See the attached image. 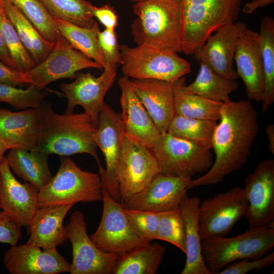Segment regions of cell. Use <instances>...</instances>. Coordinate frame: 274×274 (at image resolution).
Returning a JSON list of instances; mask_svg holds the SVG:
<instances>
[{
	"label": "cell",
	"mask_w": 274,
	"mask_h": 274,
	"mask_svg": "<svg viewBox=\"0 0 274 274\" xmlns=\"http://www.w3.org/2000/svg\"><path fill=\"white\" fill-rule=\"evenodd\" d=\"M215 128L212 149L215 160L202 176L192 180L189 189L216 184L245 164L259 130L258 114L250 100L223 104Z\"/></svg>",
	"instance_id": "1"
},
{
	"label": "cell",
	"mask_w": 274,
	"mask_h": 274,
	"mask_svg": "<svg viewBox=\"0 0 274 274\" xmlns=\"http://www.w3.org/2000/svg\"><path fill=\"white\" fill-rule=\"evenodd\" d=\"M40 118L37 151L48 154L68 156L88 154L101 166L94 135L97 128L85 113L54 111L51 105L43 101L39 108Z\"/></svg>",
	"instance_id": "2"
},
{
	"label": "cell",
	"mask_w": 274,
	"mask_h": 274,
	"mask_svg": "<svg viewBox=\"0 0 274 274\" xmlns=\"http://www.w3.org/2000/svg\"><path fill=\"white\" fill-rule=\"evenodd\" d=\"M182 0H145L132 6L131 25L137 45L181 52Z\"/></svg>",
	"instance_id": "3"
},
{
	"label": "cell",
	"mask_w": 274,
	"mask_h": 274,
	"mask_svg": "<svg viewBox=\"0 0 274 274\" xmlns=\"http://www.w3.org/2000/svg\"><path fill=\"white\" fill-rule=\"evenodd\" d=\"M241 0H182L181 52L193 54L207 38L234 23Z\"/></svg>",
	"instance_id": "4"
},
{
	"label": "cell",
	"mask_w": 274,
	"mask_h": 274,
	"mask_svg": "<svg viewBox=\"0 0 274 274\" xmlns=\"http://www.w3.org/2000/svg\"><path fill=\"white\" fill-rule=\"evenodd\" d=\"M102 191L98 173L83 170L68 156H62L58 172L39 191L38 208L102 200Z\"/></svg>",
	"instance_id": "5"
},
{
	"label": "cell",
	"mask_w": 274,
	"mask_h": 274,
	"mask_svg": "<svg viewBox=\"0 0 274 274\" xmlns=\"http://www.w3.org/2000/svg\"><path fill=\"white\" fill-rule=\"evenodd\" d=\"M274 247V225L250 227L231 237H215L201 241L203 259L212 274H219L236 261L261 257Z\"/></svg>",
	"instance_id": "6"
},
{
	"label": "cell",
	"mask_w": 274,
	"mask_h": 274,
	"mask_svg": "<svg viewBox=\"0 0 274 274\" xmlns=\"http://www.w3.org/2000/svg\"><path fill=\"white\" fill-rule=\"evenodd\" d=\"M121 71L132 79H151L173 83L191 71L190 63L177 53L147 45L120 46Z\"/></svg>",
	"instance_id": "7"
},
{
	"label": "cell",
	"mask_w": 274,
	"mask_h": 274,
	"mask_svg": "<svg viewBox=\"0 0 274 274\" xmlns=\"http://www.w3.org/2000/svg\"><path fill=\"white\" fill-rule=\"evenodd\" d=\"M165 175L192 177L206 173L213 163L210 149L203 148L168 132L160 134L152 148Z\"/></svg>",
	"instance_id": "8"
},
{
	"label": "cell",
	"mask_w": 274,
	"mask_h": 274,
	"mask_svg": "<svg viewBox=\"0 0 274 274\" xmlns=\"http://www.w3.org/2000/svg\"><path fill=\"white\" fill-rule=\"evenodd\" d=\"M103 211L99 225L89 236L95 246L106 253L119 255L150 243L132 228L122 205L102 191Z\"/></svg>",
	"instance_id": "9"
},
{
	"label": "cell",
	"mask_w": 274,
	"mask_h": 274,
	"mask_svg": "<svg viewBox=\"0 0 274 274\" xmlns=\"http://www.w3.org/2000/svg\"><path fill=\"white\" fill-rule=\"evenodd\" d=\"M246 210L243 188L238 186L200 202L198 219L201 241L225 236L245 216Z\"/></svg>",
	"instance_id": "10"
},
{
	"label": "cell",
	"mask_w": 274,
	"mask_h": 274,
	"mask_svg": "<svg viewBox=\"0 0 274 274\" xmlns=\"http://www.w3.org/2000/svg\"><path fill=\"white\" fill-rule=\"evenodd\" d=\"M160 168L151 149L125 134L117 169L120 202L142 191Z\"/></svg>",
	"instance_id": "11"
},
{
	"label": "cell",
	"mask_w": 274,
	"mask_h": 274,
	"mask_svg": "<svg viewBox=\"0 0 274 274\" xmlns=\"http://www.w3.org/2000/svg\"><path fill=\"white\" fill-rule=\"evenodd\" d=\"M125 131L121 115L105 103L99 114L98 125L94 135L97 147L105 157L106 168L99 167L102 189L120 203L117 169L124 141Z\"/></svg>",
	"instance_id": "12"
},
{
	"label": "cell",
	"mask_w": 274,
	"mask_h": 274,
	"mask_svg": "<svg viewBox=\"0 0 274 274\" xmlns=\"http://www.w3.org/2000/svg\"><path fill=\"white\" fill-rule=\"evenodd\" d=\"M72 246L71 274H111L118 255L104 252L92 242L87 232L84 214L74 212L66 226Z\"/></svg>",
	"instance_id": "13"
},
{
	"label": "cell",
	"mask_w": 274,
	"mask_h": 274,
	"mask_svg": "<svg viewBox=\"0 0 274 274\" xmlns=\"http://www.w3.org/2000/svg\"><path fill=\"white\" fill-rule=\"evenodd\" d=\"M245 217L249 227L274 225V160L259 162L245 180Z\"/></svg>",
	"instance_id": "14"
},
{
	"label": "cell",
	"mask_w": 274,
	"mask_h": 274,
	"mask_svg": "<svg viewBox=\"0 0 274 274\" xmlns=\"http://www.w3.org/2000/svg\"><path fill=\"white\" fill-rule=\"evenodd\" d=\"M117 74V68L108 67H104L97 77L89 72H78L73 82L61 84L59 87L67 100L65 113H72L76 106H80L97 128L105 96L113 85Z\"/></svg>",
	"instance_id": "15"
},
{
	"label": "cell",
	"mask_w": 274,
	"mask_h": 274,
	"mask_svg": "<svg viewBox=\"0 0 274 274\" xmlns=\"http://www.w3.org/2000/svg\"><path fill=\"white\" fill-rule=\"evenodd\" d=\"M89 68L102 69L103 66L74 48L61 36L47 57L27 73L31 84L45 89L54 81L75 78L79 71Z\"/></svg>",
	"instance_id": "16"
},
{
	"label": "cell",
	"mask_w": 274,
	"mask_h": 274,
	"mask_svg": "<svg viewBox=\"0 0 274 274\" xmlns=\"http://www.w3.org/2000/svg\"><path fill=\"white\" fill-rule=\"evenodd\" d=\"M192 180L189 177L159 174L142 191L121 204L126 208L156 212L179 208L188 195Z\"/></svg>",
	"instance_id": "17"
},
{
	"label": "cell",
	"mask_w": 274,
	"mask_h": 274,
	"mask_svg": "<svg viewBox=\"0 0 274 274\" xmlns=\"http://www.w3.org/2000/svg\"><path fill=\"white\" fill-rule=\"evenodd\" d=\"M238 36L234 59L236 72L246 87L249 100L262 102L264 94L263 72L258 32L237 22Z\"/></svg>",
	"instance_id": "18"
},
{
	"label": "cell",
	"mask_w": 274,
	"mask_h": 274,
	"mask_svg": "<svg viewBox=\"0 0 274 274\" xmlns=\"http://www.w3.org/2000/svg\"><path fill=\"white\" fill-rule=\"evenodd\" d=\"M4 263L11 274H57L71 270V264L56 248L41 250L28 242L11 246L4 255Z\"/></svg>",
	"instance_id": "19"
},
{
	"label": "cell",
	"mask_w": 274,
	"mask_h": 274,
	"mask_svg": "<svg viewBox=\"0 0 274 274\" xmlns=\"http://www.w3.org/2000/svg\"><path fill=\"white\" fill-rule=\"evenodd\" d=\"M0 209L21 226H27L38 208L39 190L22 184L12 174L5 159L0 164Z\"/></svg>",
	"instance_id": "20"
},
{
	"label": "cell",
	"mask_w": 274,
	"mask_h": 274,
	"mask_svg": "<svg viewBox=\"0 0 274 274\" xmlns=\"http://www.w3.org/2000/svg\"><path fill=\"white\" fill-rule=\"evenodd\" d=\"M118 84L121 91V118L125 134L140 144L152 149L161 133L135 93L129 78L121 77Z\"/></svg>",
	"instance_id": "21"
},
{
	"label": "cell",
	"mask_w": 274,
	"mask_h": 274,
	"mask_svg": "<svg viewBox=\"0 0 274 274\" xmlns=\"http://www.w3.org/2000/svg\"><path fill=\"white\" fill-rule=\"evenodd\" d=\"M238 36L237 22L223 26L194 52V58L207 64L220 76L236 80L238 76L233 67V60Z\"/></svg>",
	"instance_id": "22"
},
{
	"label": "cell",
	"mask_w": 274,
	"mask_h": 274,
	"mask_svg": "<svg viewBox=\"0 0 274 274\" xmlns=\"http://www.w3.org/2000/svg\"><path fill=\"white\" fill-rule=\"evenodd\" d=\"M130 82L160 133L166 132L175 115L172 83L151 79Z\"/></svg>",
	"instance_id": "23"
},
{
	"label": "cell",
	"mask_w": 274,
	"mask_h": 274,
	"mask_svg": "<svg viewBox=\"0 0 274 274\" xmlns=\"http://www.w3.org/2000/svg\"><path fill=\"white\" fill-rule=\"evenodd\" d=\"M40 112L39 109L12 112L0 109V139L9 149L36 150Z\"/></svg>",
	"instance_id": "24"
},
{
	"label": "cell",
	"mask_w": 274,
	"mask_h": 274,
	"mask_svg": "<svg viewBox=\"0 0 274 274\" xmlns=\"http://www.w3.org/2000/svg\"><path fill=\"white\" fill-rule=\"evenodd\" d=\"M73 205L38 208L27 226V242L43 249H52L63 245L67 239L63 220Z\"/></svg>",
	"instance_id": "25"
},
{
	"label": "cell",
	"mask_w": 274,
	"mask_h": 274,
	"mask_svg": "<svg viewBox=\"0 0 274 274\" xmlns=\"http://www.w3.org/2000/svg\"><path fill=\"white\" fill-rule=\"evenodd\" d=\"M201 201L199 197L186 195L181 201L179 209L185 227L186 262L182 274H212L206 265L201 253L198 209Z\"/></svg>",
	"instance_id": "26"
},
{
	"label": "cell",
	"mask_w": 274,
	"mask_h": 274,
	"mask_svg": "<svg viewBox=\"0 0 274 274\" xmlns=\"http://www.w3.org/2000/svg\"><path fill=\"white\" fill-rule=\"evenodd\" d=\"M48 155L37 150L11 149L5 159L14 173L39 191L53 177L49 167Z\"/></svg>",
	"instance_id": "27"
},
{
	"label": "cell",
	"mask_w": 274,
	"mask_h": 274,
	"mask_svg": "<svg viewBox=\"0 0 274 274\" xmlns=\"http://www.w3.org/2000/svg\"><path fill=\"white\" fill-rule=\"evenodd\" d=\"M172 85L175 114L217 122L219 120L223 103L208 99L191 92L184 76L173 82Z\"/></svg>",
	"instance_id": "28"
},
{
	"label": "cell",
	"mask_w": 274,
	"mask_h": 274,
	"mask_svg": "<svg viewBox=\"0 0 274 274\" xmlns=\"http://www.w3.org/2000/svg\"><path fill=\"white\" fill-rule=\"evenodd\" d=\"M165 250L158 243H150L119 255L111 274L157 273Z\"/></svg>",
	"instance_id": "29"
},
{
	"label": "cell",
	"mask_w": 274,
	"mask_h": 274,
	"mask_svg": "<svg viewBox=\"0 0 274 274\" xmlns=\"http://www.w3.org/2000/svg\"><path fill=\"white\" fill-rule=\"evenodd\" d=\"M6 13L27 52L37 65L50 54L55 43L46 40L32 23L14 6L4 0Z\"/></svg>",
	"instance_id": "30"
},
{
	"label": "cell",
	"mask_w": 274,
	"mask_h": 274,
	"mask_svg": "<svg viewBox=\"0 0 274 274\" xmlns=\"http://www.w3.org/2000/svg\"><path fill=\"white\" fill-rule=\"evenodd\" d=\"M199 63L198 73L195 80L187 85L188 89L212 101L223 104L230 101V95L238 88V82L220 76L202 61Z\"/></svg>",
	"instance_id": "31"
},
{
	"label": "cell",
	"mask_w": 274,
	"mask_h": 274,
	"mask_svg": "<svg viewBox=\"0 0 274 274\" xmlns=\"http://www.w3.org/2000/svg\"><path fill=\"white\" fill-rule=\"evenodd\" d=\"M258 37L263 72L262 111L265 113L274 102V19L271 17L262 18Z\"/></svg>",
	"instance_id": "32"
},
{
	"label": "cell",
	"mask_w": 274,
	"mask_h": 274,
	"mask_svg": "<svg viewBox=\"0 0 274 274\" xmlns=\"http://www.w3.org/2000/svg\"><path fill=\"white\" fill-rule=\"evenodd\" d=\"M61 36L75 49L80 51L89 58L105 65V60L100 49L97 34L100 30L95 21L89 28L79 26L69 22L55 19Z\"/></svg>",
	"instance_id": "33"
},
{
	"label": "cell",
	"mask_w": 274,
	"mask_h": 274,
	"mask_svg": "<svg viewBox=\"0 0 274 274\" xmlns=\"http://www.w3.org/2000/svg\"><path fill=\"white\" fill-rule=\"evenodd\" d=\"M217 121L174 115L166 132L203 148L212 149V140Z\"/></svg>",
	"instance_id": "34"
},
{
	"label": "cell",
	"mask_w": 274,
	"mask_h": 274,
	"mask_svg": "<svg viewBox=\"0 0 274 274\" xmlns=\"http://www.w3.org/2000/svg\"><path fill=\"white\" fill-rule=\"evenodd\" d=\"M39 1L54 19L87 28L96 21L91 12L92 4L87 0Z\"/></svg>",
	"instance_id": "35"
},
{
	"label": "cell",
	"mask_w": 274,
	"mask_h": 274,
	"mask_svg": "<svg viewBox=\"0 0 274 274\" xmlns=\"http://www.w3.org/2000/svg\"><path fill=\"white\" fill-rule=\"evenodd\" d=\"M0 33L16 70L27 73L36 66L6 13L4 0L0 3Z\"/></svg>",
	"instance_id": "36"
},
{
	"label": "cell",
	"mask_w": 274,
	"mask_h": 274,
	"mask_svg": "<svg viewBox=\"0 0 274 274\" xmlns=\"http://www.w3.org/2000/svg\"><path fill=\"white\" fill-rule=\"evenodd\" d=\"M17 8L48 41L55 43L61 36L55 20L39 0H7Z\"/></svg>",
	"instance_id": "37"
},
{
	"label": "cell",
	"mask_w": 274,
	"mask_h": 274,
	"mask_svg": "<svg viewBox=\"0 0 274 274\" xmlns=\"http://www.w3.org/2000/svg\"><path fill=\"white\" fill-rule=\"evenodd\" d=\"M50 90L42 89L33 84L27 88H17L14 86L0 84V102H7L19 110L38 109Z\"/></svg>",
	"instance_id": "38"
},
{
	"label": "cell",
	"mask_w": 274,
	"mask_h": 274,
	"mask_svg": "<svg viewBox=\"0 0 274 274\" xmlns=\"http://www.w3.org/2000/svg\"><path fill=\"white\" fill-rule=\"evenodd\" d=\"M156 239L172 244L185 253V227L179 208L159 212Z\"/></svg>",
	"instance_id": "39"
},
{
	"label": "cell",
	"mask_w": 274,
	"mask_h": 274,
	"mask_svg": "<svg viewBox=\"0 0 274 274\" xmlns=\"http://www.w3.org/2000/svg\"><path fill=\"white\" fill-rule=\"evenodd\" d=\"M123 210L131 226L142 238L149 243L156 239L159 212L124 207Z\"/></svg>",
	"instance_id": "40"
},
{
	"label": "cell",
	"mask_w": 274,
	"mask_h": 274,
	"mask_svg": "<svg viewBox=\"0 0 274 274\" xmlns=\"http://www.w3.org/2000/svg\"><path fill=\"white\" fill-rule=\"evenodd\" d=\"M97 38L105 60L104 67L117 68L119 64L121 63L122 57L120 51V46L118 44L117 35L115 29L105 28L102 31L99 30Z\"/></svg>",
	"instance_id": "41"
},
{
	"label": "cell",
	"mask_w": 274,
	"mask_h": 274,
	"mask_svg": "<svg viewBox=\"0 0 274 274\" xmlns=\"http://www.w3.org/2000/svg\"><path fill=\"white\" fill-rule=\"evenodd\" d=\"M274 263V252L261 257L245 259L227 265L219 274H245L254 269H260L271 266Z\"/></svg>",
	"instance_id": "42"
},
{
	"label": "cell",
	"mask_w": 274,
	"mask_h": 274,
	"mask_svg": "<svg viewBox=\"0 0 274 274\" xmlns=\"http://www.w3.org/2000/svg\"><path fill=\"white\" fill-rule=\"evenodd\" d=\"M21 227L5 212H0L1 243L17 245L21 238Z\"/></svg>",
	"instance_id": "43"
},
{
	"label": "cell",
	"mask_w": 274,
	"mask_h": 274,
	"mask_svg": "<svg viewBox=\"0 0 274 274\" xmlns=\"http://www.w3.org/2000/svg\"><path fill=\"white\" fill-rule=\"evenodd\" d=\"M31 83L27 73L21 72L10 67L0 60V84L16 86Z\"/></svg>",
	"instance_id": "44"
},
{
	"label": "cell",
	"mask_w": 274,
	"mask_h": 274,
	"mask_svg": "<svg viewBox=\"0 0 274 274\" xmlns=\"http://www.w3.org/2000/svg\"><path fill=\"white\" fill-rule=\"evenodd\" d=\"M91 12L94 18H97L106 28L115 29L118 26V16L110 4H107L101 7L92 5Z\"/></svg>",
	"instance_id": "45"
},
{
	"label": "cell",
	"mask_w": 274,
	"mask_h": 274,
	"mask_svg": "<svg viewBox=\"0 0 274 274\" xmlns=\"http://www.w3.org/2000/svg\"><path fill=\"white\" fill-rule=\"evenodd\" d=\"M273 2L274 0H253L246 3L242 11L245 14H251L258 9L270 5Z\"/></svg>",
	"instance_id": "46"
},
{
	"label": "cell",
	"mask_w": 274,
	"mask_h": 274,
	"mask_svg": "<svg viewBox=\"0 0 274 274\" xmlns=\"http://www.w3.org/2000/svg\"><path fill=\"white\" fill-rule=\"evenodd\" d=\"M0 60L13 68H15V64L8 52L7 47L0 33Z\"/></svg>",
	"instance_id": "47"
},
{
	"label": "cell",
	"mask_w": 274,
	"mask_h": 274,
	"mask_svg": "<svg viewBox=\"0 0 274 274\" xmlns=\"http://www.w3.org/2000/svg\"><path fill=\"white\" fill-rule=\"evenodd\" d=\"M266 133L268 140V147L272 154H274V124H269L266 128Z\"/></svg>",
	"instance_id": "48"
},
{
	"label": "cell",
	"mask_w": 274,
	"mask_h": 274,
	"mask_svg": "<svg viewBox=\"0 0 274 274\" xmlns=\"http://www.w3.org/2000/svg\"><path fill=\"white\" fill-rule=\"evenodd\" d=\"M8 150H9L8 147L0 139V164L5 159L4 154Z\"/></svg>",
	"instance_id": "49"
},
{
	"label": "cell",
	"mask_w": 274,
	"mask_h": 274,
	"mask_svg": "<svg viewBox=\"0 0 274 274\" xmlns=\"http://www.w3.org/2000/svg\"><path fill=\"white\" fill-rule=\"evenodd\" d=\"M128 1H133V2H138L145 1V0H128Z\"/></svg>",
	"instance_id": "50"
},
{
	"label": "cell",
	"mask_w": 274,
	"mask_h": 274,
	"mask_svg": "<svg viewBox=\"0 0 274 274\" xmlns=\"http://www.w3.org/2000/svg\"><path fill=\"white\" fill-rule=\"evenodd\" d=\"M0 183H1V175H0Z\"/></svg>",
	"instance_id": "51"
},
{
	"label": "cell",
	"mask_w": 274,
	"mask_h": 274,
	"mask_svg": "<svg viewBox=\"0 0 274 274\" xmlns=\"http://www.w3.org/2000/svg\"><path fill=\"white\" fill-rule=\"evenodd\" d=\"M3 0H0V3Z\"/></svg>",
	"instance_id": "52"
}]
</instances>
